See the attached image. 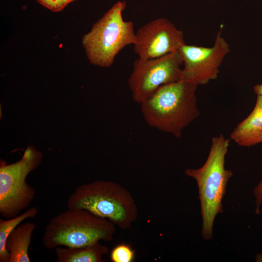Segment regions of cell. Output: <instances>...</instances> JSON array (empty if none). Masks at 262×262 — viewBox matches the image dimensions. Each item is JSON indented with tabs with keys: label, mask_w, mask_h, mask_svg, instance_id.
<instances>
[{
	"label": "cell",
	"mask_w": 262,
	"mask_h": 262,
	"mask_svg": "<svg viewBox=\"0 0 262 262\" xmlns=\"http://www.w3.org/2000/svg\"><path fill=\"white\" fill-rule=\"evenodd\" d=\"M182 64L180 50L156 58L136 59L128 81L134 101L141 104L161 86L181 80Z\"/></svg>",
	"instance_id": "cell-7"
},
{
	"label": "cell",
	"mask_w": 262,
	"mask_h": 262,
	"mask_svg": "<svg viewBox=\"0 0 262 262\" xmlns=\"http://www.w3.org/2000/svg\"><path fill=\"white\" fill-rule=\"evenodd\" d=\"M43 155L29 146L18 161L0 164V213L6 219L15 217L34 199L35 190L26 182L27 176L41 164Z\"/></svg>",
	"instance_id": "cell-6"
},
{
	"label": "cell",
	"mask_w": 262,
	"mask_h": 262,
	"mask_svg": "<svg viewBox=\"0 0 262 262\" xmlns=\"http://www.w3.org/2000/svg\"><path fill=\"white\" fill-rule=\"evenodd\" d=\"M39 4L54 12L61 11L69 3L68 0H36Z\"/></svg>",
	"instance_id": "cell-15"
},
{
	"label": "cell",
	"mask_w": 262,
	"mask_h": 262,
	"mask_svg": "<svg viewBox=\"0 0 262 262\" xmlns=\"http://www.w3.org/2000/svg\"><path fill=\"white\" fill-rule=\"evenodd\" d=\"M115 225L84 209L67 208L51 218L45 228L42 243L48 249L77 247L97 241H112Z\"/></svg>",
	"instance_id": "cell-4"
},
{
	"label": "cell",
	"mask_w": 262,
	"mask_h": 262,
	"mask_svg": "<svg viewBox=\"0 0 262 262\" xmlns=\"http://www.w3.org/2000/svg\"><path fill=\"white\" fill-rule=\"evenodd\" d=\"M108 247L100 241L77 247H58L55 249L57 262H103Z\"/></svg>",
	"instance_id": "cell-12"
},
{
	"label": "cell",
	"mask_w": 262,
	"mask_h": 262,
	"mask_svg": "<svg viewBox=\"0 0 262 262\" xmlns=\"http://www.w3.org/2000/svg\"><path fill=\"white\" fill-rule=\"evenodd\" d=\"M255 198L256 213H260V209L262 204V180L257 184L253 190Z\"/></svg>",
	"instance_id": "cell-16"
},
{
	"label": "cell",
	"mask_w": 262,
	"mask_h": 262,
	"mask_svg": "<svg viewBox=\"0 0 262 262\" xmlns=\"http://www.w3.org/2000/svg\"><path fill=\"white\" fill-rule=\"evenodd\" d=\"M133 49L139 59L146 60L179 51L185 44L183 34L169 20L163 17L151 21L135 33Z\"/></svg>",
	"instance_id": "cell-9"
},
{
	"label": "cell",
	"mask_w": 262,
	"mask_h": 262,
	"mask_svg": "<svg viewBox=\"0 0 262 262\" xmlns=\"http://www.w3.org/2000/svg\"><path fill=\"white\" fill-rule=\"evenodd\" d=\"M197 86L183 79L161 86L141 104L144 120L153 128L180 138L183 129L199 115Z\"/></svg>",
	"instance_id": "cell-1"
},
{
	"label": "cell",
	"mask_w": 262,
	"mask_h": 262,
	"mask_svg": "<svg viewBox=\"0 0 262 262\" xmlns=\"http://www.w3.org/2000/svg\"><path fill=\"white\" fill-rule=\"evenodd\" d=\"M36 228L33 222L19 224L10 234L6 242L9 262H30L29 247L32 236Z\"/></svg>",
	"instance_id": "cell-11"
},
{
	"label": "cell",
	"mask_w": 262,
	"mask_h": 262,
	"mask_svg": "<svg viewBox=\"0 0 262 262\" xmlns=\"http://www.w3.org/2000/svg\"><path fill=\"white\" fill-rule=\"evenodd\" d=\"M229 145V139L223 134L213 138L203 165L198 169L185 170V175L194 179L197 185L202 220L201 235L205 240L213 238L214 221L218 213H223L222 199L228 182L233 175L231 170L225 168Z\"/></svg>",
	"instance_id": "cell-2"
},
{
	"label": "cell",
	"mask_w": 262,
	"mask_h": 262,
	"mask_svg": "<svg viewBox=\"0 0 262 262\" xmlns=\"http://www.w3.org/2000/svg\"><path fill=\"white\" fill-rule=\"evenodd\" d=\"M254 91L257 95L262 96V84H258L253 87Z\"/></svg>",
	"instance_id": "cell-17"
},
{
	"label": "cell",
	"mask_w": 262,
	"mask_h": 262,
	"mask_svg": "<svg viewBox=\"0 0 262 262\" xmlns=\"http://www.w3.org/2000/svg\"><path fill=\"white\" fill-rule=\"evenodd\" d=\"M75 0H68L69 3L73 2V1H75Z\"/></svg>",
	"instance_id": "cell-18"
},
{
	"label": "cell",
	"mask_w": 262,
	"mask_h": 262,
	"mask_svg": "<svg viewBox=\"0 0 262 262\" xmlns=\"http://www.w3.org/2000/svg\"><path fill=\"white\" fill-rule=\"evenodd\" d=\"M222 29L221 27L212 47L186 44L181 47L180 51L184 66L182 79L198 86L217 78L222 62L230 51L229 44L222 36Z\"/></svg>",
	"instance_id": "cell-8"
},
{
	"label": "cell",
	"mask_w": 262,
	"mask_h": 262,
	"mask_svg": "<svg viewBox=\"0 0 262 262\" xmlns=\"http://www.w3.org/2000/svg\"><path fill=\"white\" fill-rule=\"evenodd\" d=\"M135 251L131 245L122 243L115 246L112 250L110 259L113 262H131L135 257Z\"/></svg>",
	"instance_id": "cell-14"
},
{
	"label": "cell",
	"mask_w": 262,
	"mask_h": 262,
	"mask_svg": "<svg viewBox=\"0 0 262 262\" xmlns=\"http://www.w3.org/2000/svg\"><path fill=\"white\" fill-rule=\"evenodd\" d=\"M126 7L125 1L116 2L83 36L82 45L92 64L109 67L121 50L134 44L133 24L122 16Z\"/></svg>",
	"instance_id": "cell-5"
},
{
	"label": "cell",
	"mask_w": 262,
	"mask_h": 262,
	"mask_svg": "<svg viewBox=\"0 0 262 262\" xmlns=\"http://www.w3.org/2000/svg\"><path fill=\"white\" fill-rule=\"evenodd\" d=\"M67 208L84 209L107 219L124 229L138 217V209L131 193L120 184L96 180L78 186L69 196Z\"/></svg>",
	"instance_id": "cell-3"
},
{
	"label": "cell",
	"mask_w": 262,
	"mask_h": 262,
	"mask_svg": "<svg viewBox=\"0 0 262 262\" xmlns=\"http://www.w3.org/2000/svg\"><path fill=\"white\" fill-rule=\"evenodd\" d=\"M37 213V208L32 207L15 217L6 219H0V262H9L10 256L6 248V242L10 234L23 221L35 217Z\"/></svg>",
	"instance_id": "cell-13"
},
{
	"label": "cell",
	"mask_w": 262,
	"mask_h": 262,
	"mask_svg": "<svg viewBox=\"0 0 262 262\" xmlns=\"http://www.w3.org/2000/svg\"><path fill=\"white\" fill-rule=\"evenodd\" d=\"M240 146L250 147L262 143V96L257 95L255 106L230 135Z\"/></svg>",
	"instance_id": "cell-10"
}]
</instances>
